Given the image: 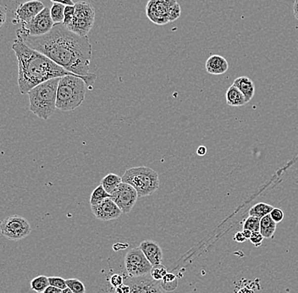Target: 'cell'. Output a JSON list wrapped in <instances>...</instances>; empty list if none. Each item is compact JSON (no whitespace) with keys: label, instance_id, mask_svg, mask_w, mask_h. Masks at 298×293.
Listing matches in <instances>:
<instances>
[{"label":"cell","instance_id":"6da1fadb","mask_svg":"<svg viewBox=\"0 0 298 293\" xmlns=\"http://www.w3.org/2000/svg\"><path fill=\"white\" fill-rule=\"evenodd\" d=\"M19 39L71 73L88 77L92 47L88 37L72 33L63 23L54 24L49 33L39 37L17 33Z\"/></svg>","mask_w":298,"mask_h":293},{"label":"cell","instance_id":"7a4b0ae2","mask_svg":"<svg viewBox=\"0 0 298 293\" xmlns=\"http://www.w3.org/2000/svg\"><path fill=\"white\" fill-rule=\"evenodd\" d=\"M12 49L18 60V86L21 94H27L39 84L53 78L77 76L57 65L53 60L28 47L21 39H15ZM92 76V73L89 77Z\"/></svg>","mask_w":298,"mask_h":293},{"label":"cell","instance_id":"3957f363","mask_svg":"<svg viewBox=\"0 0 298 293\" xmlns=\"http://www.w3.org/2000/svg\"><path fill=\"white\" fill-rule=\"evenodd\" d=\"M97 76L92 74L89 77L65 76L59 78L57 89L56 108L69 112L81 106L86 97V87L93 89Z\"/></svg>","mask_w":298,"mask_h":293},{"label":"cell","instance_id":"277c9868","mask_svg":"<svg viewBox=\"0 0 298 293\" xmlns=\"http://www.w3.org/2000/svg\"><path fill=\"white\" fill-rule=\"evenodd\" d=\"M59 78H53L41 83L27 93L30 110L42 120L47 121L56 110L57 89Z\"/></svg>","mask_w":298,"mask_h":293},{"label":"cell","instance_id":"5b68a950","mask_svg":"<svg viewBox=\"0 0 298 293\" xmlns=\"http://www.w3.org/2000/svg\"><path fill=\"white\" fill-rule=\"evenodd\" d=\"M122 182L129 184L137 192L139 198L150 196L160 187V176L155 170L147 166L127 169L122 176Z\"/></svg>","mask_w":298,"mask_h":293},{"label":"cell","instance_id":"8992f818","mask_svg":"<svg viewBox=\"0 0 298 293\" xmlns=\"http://www.w3.org/2000/svg\"><path fill=\"white\" fill-rule=\"evenodd\" d=\"M181 9L176 0H149L146 5V15L153 23L164 26L176 21Z\"/></svg>","mask_w":298,"mask_h":293},{"label":"cell","instance_id":"52a82bcc","mask_svg":"<svg viewBox=\"0 0 298 293\" xmlns=\"http://www.w3.org/2000/svg\"><path fill=\"white\" fill-rule=\"evenodd\" d=\"M95 15L94 7L91 3L88 2L76 3L74 17L66 27L77 35L87 36L94 25Z\"/></svg>","mask_w":298,"mask_h":293},{"label":"cell","instance_id":"ba28073f","mask_svg":"<svg viewBox=\"0 0 298 293\" xmlns=\"http://www.w3.org/2000/svg\"><path fill=\"white\" fill-rule=\"evenodd\" d=\"M0 232L8 240L21 241L28 237L32 232L29 221L17 214L7 217L0 224Z\"/></svg>","mask_w":298,"mask_h":293},{"label":"cell","instance_id":"9c48e42d","mask_svg":"<svg viewBox=\"0 0 298 293\" xmlns=\"http://www.w3.org/2000/svg\"><path fill=\"white\" fill-rule=\"evenodd\" d=\"M125 266L130 277H141L149 275L153 268L140 248L130 249L127 252L125 258Z\"/></svg>","mask_w":298,"mask_h":293},{"label":"cell","instance_id":"30bf717a","mask_svg":"<svg viewBox=\"0 0 298 293\" xmlns=\"http://www.w3.org/2000/svg\"><path fill=\"white\" fill-rule=\"evenodd\" d=\"M53 26L54 23L51 18L50 9L45 7L39 15H36L28 23L22 25L16 32L26 35L39 37L49 33Z\"/></svg>","mask_w":298,"mask_h":293},{"label":"cell","instance_id":"8fae6325","mask_svg":"<svg viewBox=\"0 0 298 293\" xmlns=\"http://www.w3.org/2000/svg\"><path fill=\"white\" fill-rule=\"evenodd\" d=\"M138 198L136 190L129 184L124 182L119 185L110 197L123 213H130Z\"/></svg>","mask_w":298,"mask_h":293},{"label":"cell","instance_id":"7c38bea8","mask_svg":"<svg viewBox=\"0 0 298 293\" xmlns=\"http://www.w3.org/2000/svg\"><path fill=\"white\" fill-rule=\"evenodd\" d=\"M45 6L39 0H30L25 3H21L15 10V20L14 22L26 25L39 15V13L44 9Z\"/></svg>","mask_w":298,"mask_h":293},{"label":"cell","instance_id":"4fadbf2b","mask_svg":"<svg viewBox=\"0 0 298 293\" xmlns=\"http://www.w3.org/2000/svg\"><path fill=\"white\" fill-rule=\"evenodd\" d=\"M91 209L95 218L102 221H109L118 219L123 213L120 208L110 198L104 199L98 205H92Z\"/></svg>","mask_w":298,"mask_h":293},{"label":"cell","instance_id":"5bb4252c","mask_svg":"<svg viewBox=\"0 0 298 293\" xmlns=\"http://www.w3.org/2000/svg\"><path fill=\"white\" fill-rule=\"evenodd\" d=\"M145 257L147 258L150 264L154 266L157 264H161L163 260V251L158 243L154 241H143L139 247Z\"/></svg>","mask_w":298,"mask_h":293},{"label":"cell","instance_id":"9a60e30c","mask_svg":"<svg viewBox=\"0 0 298 293\" xmlns=\"http://www.w3.org/2000/svg\"><path fill=\"white\" fill-rule=\"evenodd\" d=\"M157 281H154L151 276H141V277H130L127 280L126 284L129 286V293H148V291L156 284Z\"/></svg>","mask_w":298,"mask_h":293},{"label":"cell","instance_id":"2e32d148","mask_svg":"<svg viewBox=\"0 0 298 293\" xmlns=\"http://www.w3.org/2000/svg\"><path fill=\"white\" fill-rule=\"evenodd\" d=\"M205 68L209 74L223 75L229 69V63L224 57L218 54H213L207 59Z\"/></svg>","mask_w":298,"mask_h":293},{"label":"cell","instance_id":"e0dca14e","mask_svg":"<svg viewBox=\"0 0 298 293\" xmlns=\"http://www.w3.org/2000/svg\"><path fill=\"white\" fill-rule=\"evenodd\" d=\"M232 85L239 89L244 96L247 104L254 98V94H255V85H254L253 80L249 77H245V76L237 77L236 80L234 81Z\"/></svg>","mask_w":298,"mask_h":293},{"label":"cell","instance_id":"ac0fdd59","mask_svg":"<svg viewBox=\"0 0 298 293\" xmlns=\"http://www.w3.org/2000/svg\"><path fill=\"white\" fill-rule=\"evenodd\" d=\"M225 99L229 106L240 107L245 105V98L242 94L239 89L232 85L228 88L226 94H225Z\"/></svg>","mask_w":298,"mask_h":293},{"label":"cell","instance_id":"d6986e66","mask_svg":"<svg viewBox=\"0 0 298 293\" xmlns=\"http://www.w3.org/2000/svg\"><path fill=\"white\" fill-rule=\"evenodd\" d=\"M276 223L272 219L270 214H267L260 219V233L266 239L274 237L276 231Z\"/></svg>","mask_w":298,"mask_h":293},{"label":"cell","instance_id":"ffe728a7","mask_svg":"<svg viewBox=\"0 0 298 293\" xmlns=\"http://www.w3.org/2000/svg\"><path fill=\"white\" fill-rule=\"evenodd\" d=\"M122 183V177L116 174L109 173L101 181V185L109 194H112L120 184Z\"/></svg>","mask_w":298,"mask_h":293},{"label":"cell","instance_id":"44dd1931","mask_svg":"<svg viewBox=\"0 0 298 293\" xmlns=\"http://www.w3.org/2000/svg\"><path fill=\"white\" fill-rule=\"evenodd\" d=\"M274 208H275L274 206L265 204V203H258L257 205H254L249 209L248 213H249V216L257 217L258 219H261L263 217L270 213V212L274 209Z\"/></svg>","mask_w":298,"mask_h":293},{"label":"cell","instance_id":"7402d4cb","mask_svg":"<svg viewBox=\"0 0 298 293\" xmlns=\"http://www.w3.org/2000/svg\"><path fill=\"white\" fill-rule=\"evenodd\" d=\"M65 5L62 3H53L50 8V15L53 23H63L65 19Z\"/></svg>","mask_w":298,"mask_h":293},{"label":"cell","instance_id":"603a6c76","mask_svg":"<svg viewBox=\"0 0 298 293\" xmlns=\"http://www.w3.org/2000/svg\"><path fill=\"white\" fill-rule=\"evenodd\" d=\"M30 286H31V289L36 293H43L49 286L48 277L45 276H39L38 277H35L32 280Z\"/></svg>","mask_w":298,"mask_h":293},{"label":"cell","instance_id":"cb8c5ba5","mask_svg":"<svg viewBox=\"0 0 298 293\" xmlns=\"http://www.w3.org/2000/svg\"><path fill=\"white\" fill-rule=\"evenodd\" d=\"M110 197H111V195L107 193L103 186L100 184L98 187L95 188L94 191L91 194L90 205L92 206V205H98L100 202L103 201L104 199H109Z\"/></svg>","mask_w":298,"mask_h":293},{"label":"cell","instance_id":"d4e9b609","mask_svg":"<svg viewBox=\"0 0 298 293\" xmlns=\"http://www.w3.org/2000/svg\"><path fill=\"white\" fill-rule=\"evenodd\" d=\"M161 282H162L160 283V285H161L162 288H164L165 290L168 291V292L174 291L175 288H177V277L171 273H167L166 276L163 278Z\"/></svg>","mask_w":298,"mask_h":293},{"label":"cell","instance_id":"484cf974","mask_svg":"<svg viewBox=\"0 0 298 293\" xmlns=\"http://www.w3.org/2000/svg\"><path fill=\"white\" fill-rule=\"evenodd\" d=\"M167 269L166 266H164L163 264H157L154 265L151 270L150 276L152 278L154 279V281L157 282H161L163 278L166 276L167 274Z\"/></svg>","mask_w":298,"mask_h":293},{"label":"cell","instance_id":"4316f807","mask_svg":"<svg viewBox=\"0 0 298 293\" xmlns=\"http://www.w3.org/2000/svg\"><path fill=\"white\" fill-rule=\"evenodd\" d=\"M67 288H70L74 293H85L86 288L83 282L77 279H68L65 280Z\"/></svg>","mask_w":298,"mask_h":293},{"label":"cell","instance_id":"83f0119b","mask_svg":"<svg viewBox=\"0 0 298 293\" xmlns=\"http://www.w3.org/2000/svg\"><path fill=\"white\" fill-rule=\"evenodd\" d=\"M243 229L249 230L252 232L254 231H260V219L257 217L248 216L247 219L244 220L243 224Z\"/></svg>","mask_w":298,"mask_h":293},{"label":"cell","instance_id":"f1b7e54d","mask_svg":"<svg viewBox=\"0 0 298 293\" xmlns=\"http://www.w3.org/2000/svg\"><path fill=\"white\" fill-rule=\"evenodd\" d=\"M75 15V4L74 5H65V19L63 21V25L65 27H67L74 17Z\"/></svg>","mask_w":298,"mask_h":293},{"label":"cell","instance_id":"f546056e","mask_svg":"<svg viewBox=\"0 0 298 293\" xmlns=\"http://www.w3.org/2000/svg\"><path fill=\"white\" fill-rule=\"evenodd\" d=\"M48 282H49L50 286L59 288L61 290H64V289L67 288V285H66L65 279L61 278V277H53V276H51V277H48Z\"/></svg>","mask_w":298,"mask_h":293},{"label":"cell","instance_id":"4dcf8cb0","mask_svg":"<svg viewBox=\"0 0 298 293\" xmlns=\"http://www.w3.org/2000/svg\"><path fill=\"white\" fill-rule=\"evenodd\" d=\"M269 214H270L272 219L276 224L281 223L283 220L284 217H285V213H284L283 211L281 210V209H278V208H274V209L270 212Z\"/></svg>","mask_w":298,"mask_h":293},{"label":"cell","instance_id":"1f68e13d","mask_svg":"<svg viewBox=\"0 0 298 293\" xmlns=\"http://www.w3.org/2000/svg\"><path fill=\"white\" fill-rule=\"evenodd\" d=\"M263 239H264V237L260 233V231H254V232H252L251 237L249 240L254 244V246L257 248V247L261 246Z\"/></svg>","mask_w":298,"mask_h":293},{"label":"cell","instance_id":"d6a6232c","mask_svg":"<svg viewBox=\"0 0 298 293\" xmlns=\"http://www.w3.org/2000/svg\"><path fill=\"white\" fill-rule=\"evenodd\" d=\"M124 283L123 277L119 274H115L110 278V284L112 285L113 288H117L121 287Z\"/></svg>","mask_w":298,"mask_h":293},{"label":"cell","instance_id":"836d02e7","mask_svg":"<svg viewBox=\"0 0 298 293\" xmlns=\"http://www.w3.org/2000/svg\"><path fill=\"white\" fill-rule=\"evenodd\" d=\"M6 19H7L6 9L3 7H2V6H0V29L5 24Z\"/></svg>","mask_w":298,"mask_h":293},{"label":"cell","instance_id":"e575fe53","mask_svg":"<svg viewBox=\"0 0 298 293\" xmlns=\"http://www.w3.org/2000/svg\"><path fill=\"white\" fill-rule=\"evenodd\" d=\"M148 293H165L163 292L162 287L160 285V282H157L156 284L154 285L153 288H151L150 290L148 291Z\"/></svg>","mask_w":298,"mask_h":293},{"label":"cell","instance_id":"d590c367","mask_svg":"<svg viewBox=\"0 0 298 293\" xmlns=\"http://www.w3.org/2000/svg\"><path fill=\"white\" fill-rule=\"evenodd\" d=\"M62 292L63 290H61V289H59V288H55V287H53V286H50V285H49L43 293H62Z\"/></svg>","mask_w":298,"mask_h":293},{"label":"cell","instance_id":"8d00e7d4","mask_svg":"<svg viewBox=\"0 0 298 293\" xmlns=\"http://www.w3.org/2000/svg\"><path fill=\"white\" fill-rule=\"evenodd\" d=\"M234 240L236 241V242H237V243H242L246 242L247 239H246L245 237H244V235H243V233H242V231H239V232H237V233H236V235H235V237H234Z\"/></svg>","mask_w":298,"mask_h":293},{"label":"cell","instance_id":"74e56055","mask_svg":"<svg viewBox=\"0 0 298 293\" xmlns=\"http://www.w3.org/2000/svg\"><path fill=\"white\" fill-rule=\"evenodd\" d=\"M53 3H62L64 5H74L72 0H50Z\"/></svg>","mask_w":298,"mask_h":293},{"label":"cell","instance_id":"f35d334b","mask_svg":"<svg viewBox=\"0 0 298 293\" xmlns=\"http://www.w3.org/2000/svg\"><path fill=\"white\" fill-rule=\"evenodd\" d=\"M293 13L294 17L298 21V0H295V2L293 3Z\"/></svg>","mask_w":298,"mask_h":293},{"label":"cell","instance_id":"ab89813d","mask_svg":"<svg viewBox=\"0 0 298 293\" xmlns=\"http://www.w3.org/2000/svg\"><path fill=\"white\" fill-rule=\"evenodd\" d=\"M198 155L199 156H204L205 154H207V148L206 147H204V146H200L199 148H198Z\"/></svg>","mask_w":298,"mask_h":293},{"label":"cell","instance_id":"60d3db41","mask_svg":"<svg viewBox=\"0 0 298 293\" xmlns=\"http://www.w3.org/2000/svg\"><path fill=\"white\" fill-rule=\"evenodd\" d=\"M242 233L244 235V237H245L246 239L248 240V239H250V237H251L252 231H249V230H246V229H243V231H242Z\"/></svg>","mask_w":298,"mask_h":293},{"label":"cell","instance_id":"b9f144b4","mask_svg":"<svg viewBox=\"0 0 298 293\" xmlns=\"http://www.w3.org/2000/svg\"><path fill=\"white\" fill-rule=\"evenodd\" d=\"M62 293H73V292H72V291H71V289H70V288H65V289H64V290H63Z\"/></svg>","mask_w":298,"mask_h":293},{"label":"cell","instance_id":"7bdbcfd3","mask_svg":"<svg viewBox=\"0 0 298 293\" xmlns=\"http://www.w3.org/2000/svg\"><path fill=\"white\" fill-rule=\"evenodd\" d=\"M72 1H74V0H72Z\"/></svg>","mask_w":298,"mask_h":293}]
</instances>
